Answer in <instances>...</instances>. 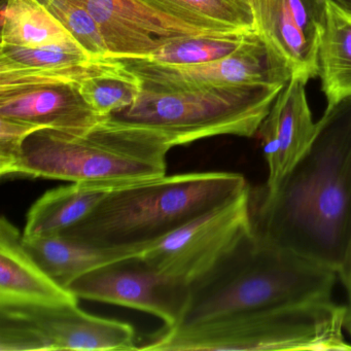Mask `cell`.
<instances>
[{
    "label": "cell",
    "instance_id": "obj_1",
    "mask_svg": "<svg viewBox=\"0 0 351 351\" xmlns=\"http://www.w3.org/2000/svg\"><path fill=\"white\" fill-rule=\"evenodd\" d=\"M250 219L261 237L339 273L351 244V99L324 112L275 188L250 186Z\"/></svg>",
    "mask_w": 351,
    "mask_h": 351
},
{
    "label": "cell",
    "instance_id": "obj_2",
    "mask_svg": "<svg viewBox=\"0 0 351 351\" xmlns=\"http://www.w3.org/2000/svg\"><path fill=\"white\" fill-rule=\"evenodd\" d=\"M338 273L246 230L204 275L190 285L180 324L265 308L332 300Z\"/></svg>",
    "mask_w": 351,
    "mask_h": 351
},
{
    "label": "cell",
    "instance_id": "obj_3",
    "mask_svg": "<svg viewBox=\"0 0 351 351\" xmlns=\"http://www.w3.org/2000/svg\"><path fill=\"white\" fill-rule=\"evenodd\" d=\"M250 186L234 172L164 176L124 184L60 235L92 245L145 250Z\"/></svg>",
    "mask_w": 351,
    "mask_h": 351
},
{
    "label": "cell",
    "instance_id": "obj_4",
    "mask_svg": "<svg viewBox=\"0 0 351 351\" xmlns=\"http://www.w3.org/2000/svg\"><path fill=\"white\" fill-rule=\"evenodd\" d=\"M170 149L159 133L106 117L85 132L32 133L14 176L124 186L166 176Z\"/></svg>",
    "mask_w": 351,
    "mask_h": 351
},
{
    "label": "cell",
    "instance_id": "obj_5",
    "mask_svg": "<svg viewBox=\"0 0 351 351\" xmlns=\"http://www.w3.org/2000/svg\"><path fill=\"white\" fill-rule=\"evenodd\" d=\"M345 310L328 300L164 326L137 350H351L343 335Z\"/></svg>",
    "mask_w": 351,
    "mask_h": 351
},
{
    "label": "cell",
    "instance_id": "obj_6",
    "mask_svg": "<svg viewBox=\"0 0 351 351\" xmlns=\"http://www.w3.org/2000/svg\"><path fill=\"white\" fill-rule=\"evenodd\" d=\"M285 86L236 85L189 91L143 89L108 118L161 134L172 147L219 135L252 137Z\"/></svg>",
    "mask_w": 351,
    "mask_h": 351
},
{
    "label": "cell",
    "instance_id": "obj_7",
    "mask_svg": "<svg viewBox=\"0 0 351 351\" xmlns=\"http://www.w3.org/2000/svg\"><path fill=\"white\" fill-rule=\"evenodd\" d=\"M119 62L112 57L53 69H0V117L62 132H85L104 120L86 102L80 83Z\"/></svg>",
    "mask_w": 351,
    "mask_h": 351
},
{
    "label": "cell",
    "instance_id": "obj_8",
    "mask_svg": "<svg viewBox=\"0 0 351 351\" xmlns=\"http://www.w3.org/2000/svg\"><path fill=\"white\" fill-rule=\"evenodd\" d=\"M134 328L75 304L0 305V351L137 350Z\"/></svg>",
    "mask_w": 351,
    "mask_h": 351
},
{
    "label": "cell",
    "instance_id": "obj_9",
    "mask_svg": "<svg viewBox=\"0 0 351 351\" xmlns=\"http://www.w3.org/2000/svg\"><path fill=\"white\" fill-rule=\"evenodd\" d=\"M141 79L143 89L189 91L219 86H285L291 73L282 59L256 34L250 32L232 54L193 65H167L145 58L119 59Z\"/></svg>",
    "mask_w": 351,
    "mask_h": 351
},
{
    "label": "cell",
    "instance_id": "obj_10",
    "mask_svg": "<svg viewBox=\"0 0 351 351\" xmlns=\"http://www.w3.org/2000/svg\"><path fill=\"white\" fill-rule=\"evenodd\" d=\"M250 189L147 247L141 258L156 270L191 285L250 228Z\"/></svg>",
    "mask_w": 351,
    "mask_h": 351
},
{
    "label": "cell",
    "instance_id": "obj_11",
    "mask_svg": "<svg viewBox=\"0 0 351 351\" xmlns=\"http://www.w3.org/2000/svg\"><path fill=\"white\" fill-rule=\"evenodd\" d=\"M141 254L87 273L69 289L77 299L132 308L157 316L168 328L178 326L188 306L190 285L156 270Z\"/></svg>",
    "mask_w": 351,
    "mask_h": 351
},
{
    "label": "cell",
    "instance_id": "obj_12",
    "mask_svg": "<svg viewBox=\"0 0 351 351\" xmlns=\"http://www.w3.org/2000/svg\"><path fill=\"white\" fill-rule=\"evenodd\" d=\"M75 1L95 20L112 58H147L172 38L215 34L160 13L141 0Z\"/></svg>",
    "mask_w": 351,
    "mask_h": 351
},
{
    "label": "cell",
    "instance_id": "obj_13",
    "mask_svg": "<svg viewBox=\"0 0 351 351\" xmlns=\"http://www.w3.org/2000/svg\"><path fill=\"white\" fill-rule=\"evenodd\" d=\"M306 84L291 77L277 95L258 128L268 168L264 186L273 189L309 149L317 132L306 96Z\"/></svg>",
    "mask_w": 351,
    "mask_h": 351
},
{
    "label": "cell",
    "instance_id": "obj_14",
    "mask_svg": "<svg viewBox=\"0 0 351 351\" xmlns=\"http://www.w3.org/2000/svg\"><path fill=\"white\" fill-rule=\"evenodd\" d=\"M77 298L54 280L29 254L23 235L0 219V305L75 304Z\"/></svg>",
    "mask_w": 351,
    "mask_h": 351
},
{
    "label": "cell",
    "instance_id": "obj_15",
    "mask_svg": "<svg viewBox=\"0 0 351 351\" xmlns=\"http://www.w3.org/2000/svg\"><path fill=\"white\" fill-rule=\"evenodd\" d=\"M23 243L40 266L66 289L87 273L145 252L141 248L92 245L62 235H23Z\"/></svg>",
    "mask_w": 351,
    "mask_h": 351
},
{
    "label": "cell",
    "instance_id": "obj_16",
    "mask_svg": "<svg viewBox=\"0 0 351 351\" xmlns=\"http://www.w3.org/2000/svg\"><path fill=\"white\" fill-rule=\"evenodd\" d=\"M254 29L289 67L291 77L307 84L317 77L318 49L293 17L289 0H250Z\"/></svg>",
    "mask_w": 351,
    "mask_h": 351
},
{
    "label": "cell",
    "instance_id": "obj_17",
    "mask_svg": "<svg viewBox=\"0 0 351 351\" xmlns=\"http://www.w3.org/2000/svg\"><path fill=\"white\" fill-rule=\"evenodd\" d=\"M116 188L101 182H73L48 191L30 207L23 235H60L85 219Z\"/></svg>",
    "mask_w": 351,
    "mask_h": 351
},
{
    "label": "cell",
    "instance_id": "obj_18",
    "mask_svg": "<svg viewBox=\"0 0 351 351\" xmlns=\"http://www.w3.org/2000/svg\"><path fill=\"white\" fill-rule=\"evenodd\" d=\"M318 66L322 90L332 110L351 99V12L326 0L318 42Z\"/></svg>",
    "mask_w": 351,
    "mask_h": 351
},
{
    "label": "cell",
    "instance_id": "obj_19",
    "mask_svg": "<svg viewBox=\"0 0 351 351\" xmlns=\"http://www.w3.org/2000/svg\"><path fill=\"white\" fill-rule=\"evenodd\" d=\"M160 13L215 34L254 32L250 0H141Z\"/></svg>",
    "mask_w": 351,
    "mask_h": 351
},
{
    "label": "cell",
    "instance_id": "obj_20",
    "mask_svg": "<svg viewBox=\"0 0 351 351\" xmlns=\"http://www.w3.org/2000/svg\"><path fill=\"white\" fill-rule=\"evenodd\" d=\"M1 24V45L61 46L86 52L38 0H7Z\"/></svg>",
    "mask_w": 351,
    "mask_h": 351
},
{
    "label": "cell",
    "instance_id": "obj_21",
    "mask_svg": "<svg viewBox=\"0 0 351 351\" xmlns=\"http://www.w3.org/2000/svg\"><path fill=\"white\" fill-rule=\"evenodd\" d=\"M80 91L90 108L106 118L132 106L141 96L143 83L119 60L112 69L83 80Z\"/></svg>",
    "mask_w": 351,
    "mask_h": 351
},
{
    "label": "cell",
    "instance_id": "obj_22",
    "mask_svg": "<svg viewBox=\"0 0 351 351\" xmlns=\"http://www.w3.org/2000/svg\"><path fill=\"white\" fill-rule=\"evenodd\" d=\"M248 34L250 32L203 34L172 38L145 59L167 65L210 62L235 52Z\"/></svg>",
    "mask_w": 351,
    "mask_h": 351
},
{
    "label": "cell",
    "instance_id": "obj_23",
    "mask_svg": "<svg viewBox=\"0 0 351 351\" xmlns=\"http://www.w3.org/2000/svg\"><path fill=\"white\" fill-rule=\"evenodd\" d=\"M79 43L88 55L110 57L101 32L89 12L75 0H38Z\"/></svg>",
    "mask_w": 351,
    "mask_h": 351
},
{
    "label": "cell",
    "instance_id": "obj_24",
    "mask_svg": "<svg viewBox=\"0 0 351 351\" xmlns=\"http://www.w3.org/2000/svg\"><path fill=\"white\" fill-rule=\"evenodd\" d=\"M94 58L83 50L67 47L0 45V69H53L81 64Z\"/></svg>",
    "mask_w": 351,
    "mask_h": 351
},
{
    "label": "cell",
    "instance_id": "obj_25",
    "mask_svg": "<svg viewBox=\"0 0 351 351\" xmlns=\"http://www.w3.org/2000/svg\"><path fill=\"white\" fill-rule=\"evenodd\" d=\"M40 126L0 117V176H14L28 136Z\"/></svg>",
    "mask_w": 351,
    "mask_h": 351
},
{
    "label": "cell",
    "instance_id": "obj_26",
    "mask_svg": "<svg viewBox=\"0 0 351 351\" xmlns=\"http://www.w3.org/2000/svg\"><path fill=\"white\" fill-rule=\"evenodd\" d=\"M289 5L302 32L318 49L326 0H289Z\"/></svg>",
    "mask_w": 351,
    "mask_h": 351
},
{
    "label": "cell",
    "instance_id": "obj_27",
    "mask_svg": "<svg viewBox=\"0 0 351 351\" xmlns=\"http://www.w3.org/2000/svg\"><path fill=\"white\" fill-rule=\"evenodd\" d=\"M338 276L340 277L345 289H346L348 300L351 299V244L347 254L346 260L343 264L342 268L339 271Z\"/></svg>",
    "mask_w": 351,
    "mask_h": 351
},
{
    "label": "cell",
    "instance_id": "obj_28",
    "mask_svg": "<svg viewBox=\"0 0 351 351\" xmlns=\"http://www.w3.org/2000/svg\"><path fill=\"white\" fill-rule=\"evenodd\" d=\"M344 330L351 335V299H349L348 305L345 310Z\"/></svg>",
    "mask_w": 351,
    "mask_h": 351
},
{
    "label": "cell",
    "instance_id": "obj_29",
    "mask_svg": "<svg viewBox=\"0 0 351 351\" xmlns=\"http://www.w3.org/2000/svg\"><path fill=\"white\" fill-rule=\"evenodd\" d=\"M332 1L346 11L351 12V0H332Z\"/></svg>",
    "mask_w": 351,
    "mask_h": 351
}]
</instances>
